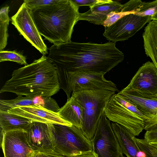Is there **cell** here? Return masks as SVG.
I'll return each mask as SVG.
<instances>
[{
    "label": "cell",
    "mask_w": 157,
    "mask_h": 157,
    "mask_svg": "<svg viewBox=\"0 0 157 157\" xmlns=\"http://www.w3.org/2000/svg\"><path fill=\"white\" fill-rule=\"evenodd\" d=\"M79 7L82 6H88L90 8L97 4L106 2L108 0H71Z\"/></svg>",
    "instance_id": "26"
},
{
    "label": "cell",
    "mask_w": 157,
    "mask_h": 157,
    "mask_svg": "<svg viewBox=\"0 0 157 157\" xmlns=\"http://www.w3.org/2000/svg\"><path fill=\"white\" fill-rule=\"evenodd\" d=\"M123 6L119 2L108 0L90 8L86 12L80 13L78 20L86 21L95 25H102L109 13L113 11H120Z\"/></svg>",
    "instance_id": "17"
},
{
    "label": "cell",
    "mask_w": 157,
    "mask_h": 157,
    "mask_svg": "<svg viewBox=\"0 0 157 157\" xmlns=\"http://www.w3.org/2000/svg\"><path fill=\"white\" fill-rule=\"evenodd\" d=\"M74 157H98L94 151L87 152L77 155Z\"/></svg>",
    "instance_id": "29"
},
{
    "label": "cell",
    "mask_w": 157,
    "mask_h": 157,
    "mask_svg": "<svg viewBox=\"0 0 157 157\" xmlns=\"http://www.w3.org/2000/svg\"><path fill=\"white\" fill-rule=\"evenodd\" d=\"M45 97L35 98L18 96L10 100H0V111L7 112L10 109L15 107L31 105H40L44 107Z\"/></svg>",
    "instance_id": "21"
},
{
    "label": "cell",
    "mask_w": 157,
    "mask_h": 157,
    "mask_svg": "<svg viewBox=\"0 0 157 157\" xmlns=\"http://www.w3.org/2000/svg\"><path fill=\"white\" fill-rule=\"evenodd\" d=\"M11 61L25 66L28 65L26 57L15 51H0V62Z\"/></svg>",
    "instance_id": "23"
},
{
    "label": "cell",
    "mask_w": 157,
    "mask_h": 157,
    "mask_svg": "<svg viewBox=\"0 0 157 157\" xmlns=\"http://www.w3.org/2000/svg\"><path fill=\"white\" fill-rule=\"evenodd\" d=\"M58 113L65 120L81 129L83 123L82 109L74 97L71 96L67 98Z\"/></svg>",
    "instance_id": "19"
},
{
    "label": "cell",
    "mask_w": 157,
    "mask_h": 157,
    "mask_svg": "<svg viewBox=\"0 0 157 157\" xmlns=\"http://www.w3.org/2000/svg\"><path fill=\"white\" fill-rule=\"evenodd\" d=\"M124 98L135 105L147 117L144 129L146 131L157 128V100L137 97L121 92Z\"/></svg>",
    "instance_id": "16"
},
{
    "label": "cell",
    "mask_w": 157,
    "mask_h": 157,
    "mask_svg": "<svg viewBox=\"0 0 157 157\" xmlns=\"http://www.w3.org/2000/svg\"><path fill=\"white\" fill-rule=\"evenodd\" d=\"M104 113L109 120L124 127L135 136L144 129V120L128 108L124 98L118 93L106 102Z\"/></svg>",
    "instance_id": "7"
},
{
    "label": "cell",
    "mask_w": 157,
    "mask_h": 157,
    "mask_svg": "<svg viewBox=\"0 0 157 157\" xmlns=\"http://www.w3.org/2000/svg\"><path fill=\"white\" fill-rule=\"evenodd\" d=\"M115 91L101 89L73 91L71 96L81 106L83 123L81 130L85 136L92 140L99 120L104 112L106 102Z\"/></svg>",
    "instance_id": "4"
},
{
    "label": "cell",
    "mask_w": 157,
    "mask_h": 157,
    "mask_svg": "<svg viewBox=\"0 0 157 157\" xmlns=\"http://www.w3.org/2000/svg\"><path fill=\"white\" fill-rule=\"evenodd\" d=\"M142 36L145 54L157 69V20H152L148 23Z\"/></svg>",
    "instance_id": "18"
},
{
    "label": "cell",
    "mask_w": 157,
    "mask_h": 157,
    "mask_svg": "<svg viewBox=\"0 0 157 157\" xmlns=\"http://www.w3.org/2000/svg\"><path fill=\"white\" fill-rule=\"evenodd\" d=\"M9 6L2 7L0 11V51L3 50L7 44L8 27L10 21Z\"/></svg>",
    "instance_id": "22"
},
{
    "label": "cell",
    "mask_w": 157,
    "mask_h": 157,
    "mask_svg": "<svg viewBox=\"0 0 157 157\" xmlns=\"http://www.w3.org/2000/svg\"><path fill=\"white\" fill-rule=\"evenodd\" d=\"M26 132L28 143L34 152L54 151L50 124L32 121Z\"/></svg>",
    "instance_id": "14"
},
{
    "label": "cell",
    "mask_w": 157,
    "mask_h": 157,
    "mask_svg": "<svg viewBox=\"0 0 157 157\" xmlns=\"http://www.w3.org/2000/svg\"><path fill=\"white\" fill-rule=\"evenodd\" d=\"M121 92L137 97L151 98L157 95V69L152 62L143 64L130 83Z\"/></svg>",
    "instance_id": "8"
},
{
    "label": "cell",
    "mask_w": 157,
    "mask_h": 157,
    "mask_svg": "<svg viewBox=\"0 0 157 157\" xmlns=\"http://www.w3.org/2000/svg\"><path fill=\"white\" fill-rule=\"evenodd\" d=\"M151 4L154 6L155 7L156 9V13L153 16H157V0H155L151 2Z\"/></svg>",
    "instance_id": "30"
},
{
    "label": "cell",
    "mask_w": 157,
    "mask_h": 157,
    "mask_svg": "<svg viewBox=\"0 0 157 157\" xmlns=\"http://www.w3.org/2000/svg\"><path fill=\"white\" fill-rule=\"evenodd\" d=\"M1 146L4 157H31L34 151L29 145L26 131H1Z\"/></svg>",
    "instance_id": "12"
},
{
    "label": "cell",
    "mask_w": 157,
    "mask_h": 157,
    "mask_svg": "<svg viewBox=\"0 0 157 157\" xmlns=\"http://www.w3.org/2000/svg\"><path fill=\"white\" fill-rule=\"evenodd\" d=\"M151 20H157V16H153L151 17Z\"/></svg>",
    "instance_id": "32"
},
{
    "label": "cell",
    "mask_w": 157,
    "mask_h": 157,
    "mask_svg": "<svg viewBox=\"0 0 157 157\" xmlns=\"http://www.w3.org/2000/svg\"><path fill=\"white\" fill-rule=\"evenodd\" d=\"M7 112L33 121L71 126L73 125L63 119L58 113L40 105H31L11 108Z\"/></svg>",
    "instance_id": "13"
},
{
    "label": "cell",
    "mask_w": 157,
    "mask_h": 157,
    "mask_svg": "<svg viewBox=\"0 0 157 157\" xmlns=\"http://www.w3.org/2000/svg\"><path fill=\"white\" fill-rule=\"evenodd\" d=\"M47 56L56 68L58 75L76 71L105 75L123 61L124 53L113 42L98 44L71 41L53 45Z\"/></svg>",
    "instance_id": "1"
},
{
    "label": "cell",
    "mask_w": 157,
    "mask_h": 157,
    "mask_svg": "<svg viewBox=\"0 0 157 157\" xmlns=\"http://www.w3.org/2000/svg\"><path fill=\"white\" fill-rule=\"evenodd\" d=\"M135 140L140 150L146 157H157V148L151 145L144 139L135 137Z\"/></svg>",
    "instance_id": "24"
},
{
    "label": "cell",
    "mask_w": 157,
    "mask_h": 157,
    "mask_svg": "<svg viewBox=\"0 0 157 157\" xmlns=\"http://www.w3.org/2000/svg\"><path fill=\"white\" fill-rule=\"evenodd\" d=\"M60 89L56 68L43 55L32 63L14 70L0 93L9 92L31 98L49 97Z\"/></svg>",
    "instance_id": "2"
},
{
    "label": "cell",
    "mask_w": 157,
    "mask_h": 157,
    "mask_svg": "<svg viewBox=\"0 0 157 157\" xmlns=\"http://www.w3.org/2000/svg\"><path fill=\"white\" fill-rule=\"evenodd\" d=\"M149 144L157 148V141H156L148 143Z\"/></svg>",
    "instance_id": "31"
},
{
    "label": "cell",
    "mask_w": 157,
    "mask_h": 157,
    "mask_svg": "<svg viewBox=\"0 0 157 157\" xmlns=\"http://www.w3.org/2000/svg\"><path fill=\"white\" fill-rule=\"evenodd\" d=\"M111 125L123 154L127 157H146L138 146L135 140L136 136L131 132L117 123L112 122Z\"/></svg>",
    "instance_id": "15"
},
{
    "label": "cell",
    "mask_w": 157,
    "mask_h": 157,
    "mask_svg": "<svg viewBox=\"0 0 157 157\" xmlns=\"http://www.w3.org/2000/svg\"><path fill=\"white\" fill-rule=\"evenodd\" d=\"M61 0H24L27 6L31 10L36 9L57 3Z\"/></svg>",
    "instance_id": "25"
},
{
    "label": "cell",
    "mask_w": 157,
    "mask_h": 157,
    "mask_svg": "<svg viewBox=\"0 0 157 157\" xmlns=\"http://www.w3.org/2000/svg\"><path fill=\"white\" fill-rule=\"evenodd\" d=\"M121 157H127L126 156H125V155H123L122 156H121Z\"/></svg>",
    "instance_id": "34"
},
{
    "label": "cell",
    "mask_w": 157,
    "mask_h": 157,
    "mask_svg": "<svg viewBox=\"0 0 157 157\" xmlns=\"http://www.w3.org/2000/svg\"><path fill=\"white\" fill-rule=\"evenodd\" d=\"M151 16L141 17L135 14L127 15L109 27H105L103 36L116 42L128 40L151 21Z\"/></svg>",
    "instance_id": "11"
},
{
    "label": "cell",
    "mask_w": 157,
    "mask_h": 157,
    "mask_svg": "<svg viewBox=\"0 0 157 157\" xmlns=\"http://www.w3.org/2000/svg\"><path fill=\"white\" fill-rule=\"evenodd\" d=\"M153 98L157 100V95L153 98Z\"/></svg>",
    "instance_id": "33"
},
{
    "label": "cell",
    "mask_w": 157,
    "mask_h": 157,
    "mask_svg": "<svg viewBox=\"0 0 157 157\" xmlns=\"http://www.w3.org/2000/svg\"><path fill=\"white\" fill-rule=\"evenodd\" d=\"M110 121L104 112L91 140L94 150L98 157H121L123 155L113 131Z\"/></svg>",
    "instance_id": "9"
},
{
    "label": "cell",
    "mask_w": 157,
    "mask_h": 157,
    "mask_svg": "<svg viewBox=\"0 0 157 157\" xmlns=\"http://www.w3.org/2000/svg\"><path fill=\"white\" fill-rule=\"evenodd\" d=\"M31 157H66L54 151L34 152Z\"/></svg>",
    "instance_id": "27"
},
{
    "label": "cell",
    "mask_w": 157,
    "mask_h": 157,
    "mask_svg": "<svg viewBox=\"0 0 157 157\" xmlns=\"http://www.w3.org/2000/svg\"><path fill=\"white\" fill-rule=\"evenodd\" d=\"M54 151L66 157H74L94 150L92 140L74 125L50 124Z\"/></svg>",
    "instance_id": "5"
},
{
    "label": "cell",
    "mask_w": 157,
    "mask_h": 157,
    "mask_svg": "<svg viewBox=\"0 0 157 157\" xmlns=\"http://www.w3.org/2000/svg\"><path fill=\"white\" fill-rule=\"evenodd\" d=\"M79 7L71 0L31 10L41 35L53 45L71 41L74 26L78 21Z\"/></svg>",
    "instance_id": "3"
},
{
    "label": "cell",
    "mask_w": 157,
    "mask_h": 157,
    "mask_svg": "<svg viewBox=\"0 0 157 157\" xmlns=\"http://www.w3.org/2000/svg\"><path fill=\"white\" fill-rule=\"evenodd\" d=\"M144 139L148 143L157 141V128L147 131L144 134Z\"/></svg>",
    "instance_id": "28"
},
{
    "label": "cell",
    "mask_w": 157,
    "mask_h": 157,
    "mask_svg": "<svg viewBox=\"0 0 157 157\" xmlns=\"http://www.w3.org/2000/svg\"><path fill=\"white\" fill-rule=\"evenodd\" d=\"M32 122L26 118L8 112L0 111V127L2 132L16 130L26 132Z\"/></svg>",
    "instance_id": "20"
},
{
    "label": "cell",
    "mask_w": 157,
    "mask_h": 157,
    "mask_svg": "<svg viewBox=\"0 0 157 157\" xmlns=\"http://www.w3.org/2000/svg\"><path fill=\"white\" fill-rule=\"evenodd\" d=\"M104 75L84 71L68 72L58 75L60 89L64 91L67 98L73 91L101 89L118 91L116 85L107 80Z\"/></svg>",
    "instance_id": "6"
},
{
    "label": "cell",
    "mask_w": 157,
    "mask_h": 157,
    "mask_svg": "<svg viewBox=\"0 0 157 157\" xmlns=\"http://www.w3.org/2000/svg\"><path fill=\"white\" fill-rule=\"evenodd\" d=\"M11 23L19 33L43 55L48 54L47 46L34 22L31 10L24 2L17 13L11 17Z\"/></svg>",
    "instance_id": "10"
}]
</instances>
